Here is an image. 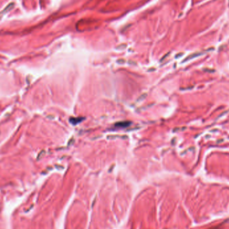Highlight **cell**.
Wrapping results in <instances>:
<instances>
[{
    "mask_svg": "<svg viewBox=\"0 0 229 229\" xmlns=\"http://www.w3.org/2000/svg\"><path fill=\"white\" fill-rule=\"evenodd\" d=\"M13 7H14V3H10L9 5H8L6 7V9H4L2 11L0 12V20H1L2 19V18L3 17L4 15H5L6 13H7V12L9 11H10Z\"/></svg>",
    "mask_w": 229,
    "mask_h": 229,
    "instance_id": "obj_1",
    "label": "cell"
}]
</instances>
